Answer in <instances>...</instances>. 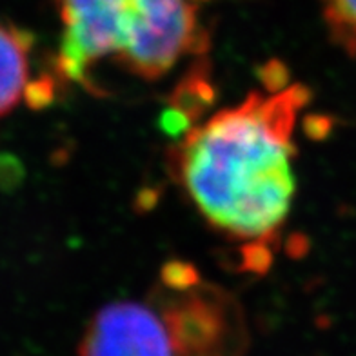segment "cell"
Instances as JSON below:
<instances>
[{"mask_svg":"<svg viewBox=\"0 0 356 356\" xmlns=\"http://www.w3.org/2000/svg\"><path fill=\"white\" fill-rule=\"evenodd\" d=\"M307 102L302 84L251 91L191 127L169 159L202 218L264 264L295 200V129Z\"/></svg>","mask_w":356,"mask_h":356,"instance_id":"obj_1","label":"cell"},{"mask_svg":"<svg viewBox=\"0 0 356 356\" xmlns=\"http://www.w3.org/2000/svg\"><path fill=\"white\" fill-rule=\"evenodd\" d=\"M62 38L56 67L88 86L102 62L159 80L207 46L193 0H58Z\"/></svg>","mask_w":356,"mask_h":356,"instance_id":"obj_2","label":"cell"},{"mask_svg":"<svg viewBox=\"0 0 356 356\" xmlns=\"http://www.w3.org/2000/svg\"><path fill=\"white\" fill-rule=\"evenodd\" d=\"M149 296L168 320L180 356H244V311L233 295L204 280L197 267L165 264Z\"/></svg>","mask_w":356,"mask_h":356,"instance_id":"obj_3","label":"cell"},{"mask_svg":"<svg viewBox=\"0 0 356 356\" xmlns=\"http://www.w3.org/2000/svg\"><path fill=\"white\" fill-rule=\"evenodd\" d=\"M79 356H180L169 323L149 295L100 307L82 331Z\"/></svg>","mask_w":356,"mask_h":356,"instance_id":"obj_4","label":"cell"},{"mask_svg":"<svg viewBox=\"0 0 356 356\" xmlns=\"http://www.w3.org/2000/svg\"><path fill=\"white\" fill-rule=\"evenodd\" d=\"M31 46V35L0 22V118L10 115L33 89L29 82Z\"/></svg>","mask_w":356,"mask_h":356,"instance_id":"obj_5","label":"cell"},{"mask_svg":"<svg viewBox=\"0 0 356 356\" xmlns=\"http://www.w3.org/2000/svg\"><path fill=\"white\" fill-rule=\"evenodd\" d=\"M329 35L349 55H356V0H318Z\"/></svg>","mask_w":356,"mask_h":356,"instance_id":"obj_6","label":"cell"}]
</instances>
